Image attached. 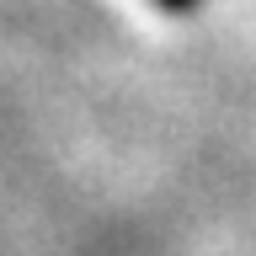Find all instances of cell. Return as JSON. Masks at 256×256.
<instances>
[{"label": "cell", "mask_w": 256, "mask_h": 256, "mask_svg": "<svg viewBox=\"0 0 256 256\" xmlns=\"http://www.w3.org/2000/svg\"><path fill=\"white\" fill-rule=\"evenodd\" d=\"M160 11H192V6H198V0H155Z\"/></svg>", "instance_id": "obj_1"}]
</instances>
